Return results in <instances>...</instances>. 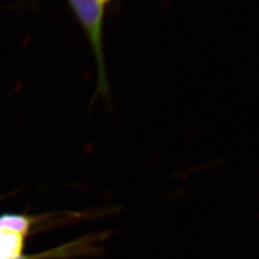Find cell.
<instances>
[{
  "instance_id": "cell-1",
  "label": "cell",
  "mask_w": 259,
  "mask_h": 259,
  "mask_svg": "<svg viewBox=\"0 0 259 259\" xmlns=\"http://www.w3.org/2000/svg\"><path fill=\"white\" fill-rule=\"evenodd\" d=\"M90 41L96 63L97 94L108 98V83L104 54V22L108 5L112 0H66Z\"/></svg>"
},
{
  "instance_id": "cell-2",
  "label": "cell",
  "mask_w": 259,
  "mask_h": 259,
  "mask_svg": "<svg viewBox=\"0 0 259 259\" xmlns=\"http://www.w3.org/2000/svg\"><path fill=\"white\" fill-rule=\"evenodd\" d=\"M32 220L26 216H0V259H34L23 254L24 241Z\"/></svg>"
}]
</instances>
